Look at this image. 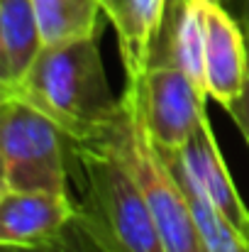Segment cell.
<instances>
[{
	"label": "cell",
	"instance_id": "cell-15",
	"mask_svg": "<svg viewBox=\"0 0 249 252\" xmlns=\"http://www.w3.org/2000/svg\"><path fill=\"white\" fill-rule=\"evenodd\" d=\"M240 22L249 27V0H240Z\"/></svg>",
	"mask_w": 249,
	"mask_h": 252
},
{
	"label": "cell",
	"instance_id": "cell-8",
	"mask_svg": "<svg viewBox=\"0 0 249 252\" xmlns=\"http://www.w3.org/2000/svg\"><path fill=\"white\" fill-rule=\"evenodd\" d=\"M181 157L195 184L203 189V193L213 201V206L227 218V223L249 245V208L230 176V169L222 159V152L218 147L208 118H203L193 137L181 147Z\"/></svg>",
	"mask_w": 249,
	"mask_h": 252
},
{
	"label": "cell",
	"instance_id": "cell-10",
	"mask_svg": "<svg viewBox=\"0 0 249 252\" xmlns=\"http://www.w3.org/2000/svg\"><path fill=\"white\" fill-rule=\"evenodd\" d=\"M44 49L32 0H0V88L15 86Z\"/></svg>",
	"mask_w": 249,
	"mask_h": 252
},
{
	"label": "cell",
	"instance_id": "cell-3",
	"mask_svg": "<svg viewBox=\"0 0 249 252\" xmlns=\"http://www.w3.org/2000/svg\"><path fill=\"white\" fill-rule=\"evenodd\" d=\"M112 142L127 159L162 233L166 252H205L195 228L188 196L176 179L164 152L147 130L137 93L132 86L122 93V113L110 130Z\"/></svg>",
	"mask_w": 249,
	"mask_h": 252
},
{
	"label": "cell",
	"instance_id": "cell-13",
	"mask_svg": "<svg viewBox=\"0 0 249 252\" xmlns=\"http://www.w3.org/2000/svg\"><path fill=\"white\" fill-rule=\"evenodd\" d=\"M0 252H105L98 240L85 230L79 216L54 238L44 240V243H37V245H29V248H17V245H0Z\"/></svg>",
	"mask_w": 249,
	"mask_h": 252
},
{
	"label": "cell",
	"instance_id": "cell-5",
	"mask_svg": "<svg viewBox=\"0 0 249 252\" xmlns=\"http://www.w3.org/2000/svg\"><path fill=\"white\" fill-rule=\"evenodd\" d=\"M127 86L135 88L147 130L162 150H181L203 118H208V93L178 66L152 64L137 81H127Z\"/></svg>",
	"mask_w": 249,
	"mask_h": 252
},
{
	"label": "cell",
	"instance_id": "cell-14",
	"mask_svg": "<svg viewBox=\"0 0 249 252\" xmlns=\"http://www.w3.org/2000/svg\"><path fill=\"white\" fill-rule=\"evenodd\" d=\"M242 27H245V25H242ZM245 32H247V44H249V27H245ZM225 110H227V115L235 120V125L240 127V132L245 135V140L249 142V71H247V84H245L242 95H240L235 103H230Z\"/></svg>",
	"mask_w": 249,
	"mask_h": 252
},
{
	"label": "cell",
	"instance_id": "cell-9",
	"mask_svg": "<svg viewBox=\"0 0 249 252\" xmlns=\"http://www.w3.org/2000/svg\"><path fill=\"white\" fill-rule=\"evenodd\" d=\"M164 10L166 0H103V15L115 27L127 81H137L147 71Z\"/></svg>",
	"mask_w": 249,
	"mask_h": 252
},
{
	"label": "cell",
	"instance_id": "cell-7",
	"mask_svg": "<svg viewBox=\"0 0 249 252\" xmlns=\"http://www.w3.org/2000/svg\"><path fill=\"white\" fill-rule=\"evenodd\" d=\"M76 218L71 193L0 189V245L29 248L59 235Z\"/></svg>",
	"mask_w": 249,
	"mask_h": 252
},
{
	"label": "cell",
	"instance_id": "cell-4",
	"mask_svg": "<svg viewBox=\"0 0 249 252\" xmlns=\"http://www.w3.org/2000/svg\"><path fill=\"white\" fill-rule=\"evenodd\" d=\"M0 189L71 193L69 137L44 113L12 95H0Z\"/></svg>",
	"mask_w": 249,
	"mask_h": 252
},
{
	"label": "cell",
	"instance_id": "cell-6",
	"mask_svg": "<svg viewBox=\"0 0 249 252\" xmlns=\"http://www.w3.org/2000/svg\"><path fill=\"white\" fill-rule=\"evenodd\" d=\"M205 39V88L222 108L235 103L247 84L249 44L240 20L222 0H200Z\"/></svg>",
	"mask_w": 249,
	"mask_h": 252
},
{
	"label": "cell",
	"instance_id": "cell-12",
	"mask_svg": "<svg viewBox=\"0 0 249 252\" xmlns=\"http://www.w3.org/2000/svg\"><path fill=\"white\" fill-rule=\"evenodd\" d=\"M44 44L100 34L103 0H32Z\"/></svg>",
	"mask_w": 249,
	"mask_h": 252
},
{
	"label": "cell",
	"instance_id": "cell-2",
	"mask_svg": "<svg viewBox=\"0 0 249 252\" xmlns=\"http://www.w3.org/2000/svg\"><path fill=\"white\" fill-rule=\"evenodd\" d=\"M69 181L76 216L105 252H166L152 208L110 132L69 137Z\"/></svg>",
	"mask_w": 249,
	"mask_h": 252
},
{
	"label": "cell",
	"instance_id": "cell-11",
	"mask_svg": "<svg viewBox=\"0 0 249 252\" xmlns=\"http://www.w3.org/2000/svg\"><path fill=\"white\" fill-rule=\"evenodd\" d=\"M162 152L173 169L176 179L181 181L186 196H188L191 213H193V220H195V228L200 233L205 252H249V245L240 238V233L227 223V218L213 206V201L195 184V179L191 176V171L181 157V150H162Z\"/></svg>",
	"mask_w": 249,
	"mask_h": 252
},
{
	"label": "cell",
	"instance_id": "cell-1",
	"mask_svg": "<svg viewBox=\"0 0 249 252\" xmlns=\"http://www.w3.org/2000/svg\"><path fill=\"white\" fill-rule=\"evenodd\" d=\"M98 37L44 44L29 71L0 95L29 103L71 140L105 137L120 120L122 95L110 91Z\"/></svg>",
	"mask_w": 249,
	"mask_h": 252
}]
</instances>
